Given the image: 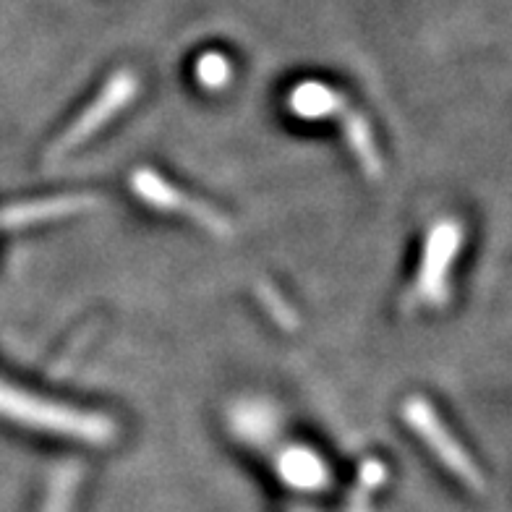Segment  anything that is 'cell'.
Returning <instances> with one entry per match:
<instances>
[{
  "label": "cell",
  "instance_id": "7a4b0ae2",
  "mask_svg": "<svg viewBox=\"0 0 512 512\" xmlns=\"http://www.w3.org/2000/svg\"><path fill=\"white\" fill-rule=\"evenodd\" d=\"M460 246H463V228L458 223L445 220V223L434 225L426 238L424 256H421L416 283L411 290L413 304H447V298H450L447 277H450V267L455 264V256L460 254Z\"/></svg>",
  "mask_w": 512,
  "mask_h": 512
},
{
  "label": "cell",
  "instance_id": "8992f818",
  "mask_svg": "<svg viewBox=\"0 0 512 512\" xmlns=\"http://www.w3.org/2000/svg\"><path fill=\"white\" fill-rule=\"evenodd\" d=\"M275 471L280 481H285L290 489H301V492L327 489V481H330L327 463L319 458L317 452L301 445H290L277 452Z\"/></svg>",
  "mask_w": 512,
  "mask_h": 512
},
{
  "label": "cell",
  "instance_id": "5b68a950",
  "mask_svg": "<svg viewBox=\"0 0 512 512\" xmlns=\"http://www.w3.org/2000/svg\"><path fill=\"white\" fill-rule=\"evenodd\" d=\"M136 92H139V81L134 79V74H128V71L115 74L113 79L102 87L100 97H97V100L92 102V105H89L66 131H63L61 139L50 147V157H63L66 152H71L74 147L87 142L89 136H95L110 118H115V115L126 108L128 102L134 100Z\"/></svg>",
  "mask_w": 512,
  "mask_h": 512
},
{
  "label": "cell",
  "instance_id": "ba28073f",
  "mask_svg": "<svg viewBox=\"0 0 512 512\" xmlns=\"http://www.w3.org/2000/svg\"><path fill=\"white\" fill-rule=\"evenodd\" d=\"M288 108L296 118L306 121H319V118H340L348 108L343 95H337L335 89L319 81H306L298 84L288 97Z\"/></svg>",
  "mask_w": 512,
  "mask_h": 512
},
{
  "label": "cell",
  "instance_id": "30bf717a",
  "mask_svg": "<svg viewBox=\"0 0 512 512\" xmlns=\"http://www.w3.org/2000/svg\"><path fill=\"white\" fill-rule=\"evenodd\" d=\"M196 79L202 81L207 89H220L228 84L230 79V63L225 61V55L207 53L202 61L196 63Z\"/></svg>",
  "mask_w": 512,
  "mask_h": 512
},
{
  "label": "cell",
  "instance_id": "8fae6325",
  "mask_svg": "<svg viewBox=\"0 0 512 512\" xmlns=\"http://www.w3.org/2000/svg\"><path fill=\"white\" fill-rule=\"evenodd\" d=\"M76 479H79V468H63L53 481V492H50L48 507L45 512H66L71 505V494L76 492Z\"/></svg>",
  "mask_w": 512,
  "mask_h": 512
},
{
  "label": "cell",
  "instance_id": "52a82bcc",
  "mask_svg": "<svg viewBox=\"0 0 512 512\" xmlns=\"http://www.w3.org/2000/svg\"><path fill=\"white\" fill-rule=\"evenodd\" d=\"M92 196H58V199H40V202H24L14 207L0 209V228H21V225H37L58 220V217L76 215L84 209L95 207Z\"/></svg>",
  "mask_w": 512,
  "mask_h": 512
},
{
  "label": "cell",
  "instance_id": "7c38bea8",
  "mask_svg": "<svg viewBox=\"0 0 512 512\" xmlns=\"http://www.w3.org/2000/svg\"><path fill=\"white\" fill-rule=\"evenodd\" d=\"M259 298H262V304L267 306V311L275 317L277 324H285V327H293V324H296V317H293L290 306L285 304L283 298L277 296L270 285H262V288H259Z\"/></svg>",
  "mask_w": 512,
  "mask_h": 512
},
{
  "label": "cell",
  "instance_id": "3957f363",
  "mask_svg": "<svg viewBox=\"0 0 512 512\" xmlns=\"http://www.w3.org/2000/svg\"><path fill=\"white\" fill-rule=\"evenodd\" d=\"M405 421L411 424L413 432L424 439L426 447L439 458V463L445 465L447 471H452L463 481L465 486H471L476 492H481L484 486V476L479 473V468L473 465V460L465 455L463 447L458 445V439L452 437L450 432L442 424V418L434 413V408L426 403L424 398H411L405 400L403 405Z\"/></svg>",
  "mask_w": 512,
  "mask_h": 512
},
{
  "label": "cell",
  "instance_id": "9c48e42d",
  "mask_svg": "<svg viewBox=\"0 0 512 512\" xmlns=\"http://www.w3.org/2000/svg\"><path fill=\"white\" fill-rule=\"evenodd\" d=\"M340 123H343L345 142L353 149V155L361 162V168L371 178L382 176V157H379V149L377 142H374V134H371L369 121L358 110L345 108V113L340 115Z\"/></svg>",
  "mask_w": 512,
  "mask_h": 512
},
{
  "label": "cell",
  "instance_id": "277c9868",
  "mask_svg": "<svg viewBox=\"0 0 512 512\" xmlns=\"http://www.w3.org/2000/svg\"><path fill=\"white\" fill-rule=\"evenodd\" d=\"M131 189L149 207L160 209V212H170V215L189 217L191 223L202 225L212 236L228 238L230 230H233L228 220H225V215H220L217 209L199 202V199L189 196L186 191L176 189V186H170L165 178H160L152 170H136L134 178H131Z\"/></svg>",
  "mask_w": 512,
  "mask_h": 512
},
{
  "label": "cell",
  "instance_id": "6da1fadb",
  "mask_svg": "<svg viewBox=\"0 0 512 512\" xmlns=\"http://www.w3.org/2000/svg\"><path fill=\"white\" fill-rule=\"evenodd\" d=\"M0 416L11 418L21 426H29V429L74 437L81 442H95V445L110 442L115 437L113 421L100 416V413L76 411L68 405L50 403V400L8 387L3 382H0Z\"/></svg>",
  "mask_w": 512,
  "mask_h": 512
}]
</instances>
